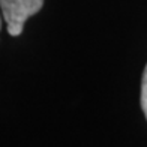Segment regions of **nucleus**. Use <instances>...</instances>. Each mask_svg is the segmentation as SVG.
<instances>
[{"instance_id":"f257e3e1","label":"nucleus","mask_w":147,"mask_h":147,"mask_svg":"<svg viewBox=\"0 0 147 147\" xmlns=\"http://www.w3.org/2000/svg\"><path fill=\"white\" fill-rule=\"evenodd\" d=\"M44 6V0H0V9L6 21L8 33L20 36L26 21L38 14Z\"/></svg>"},{"instance_id":"f03ea898","label":"nucleus","mask_w":147,"mask_h":147,"mask_svg":"<svg viewBox=\"0 0 147 147\" xmlns=\"http://www.w3.org/2000/svg\"><path fill=\"white\" fill-rule=\"evenodd\" d=\"M141 108L147 119V65H146V69L143 74V81H141Z\"/></svg>"},{"instance_id":"7ed1b4c3","label":"nucleus","mask_w":147,"mask_h":147,"mask_svg":"<svg viewBox=\"0 0 147 147\" xmlns=\"http://www.w3.org/2000/svg\"><path fill=\"white\" fill-rule=\"evenodd\" d=\"M0 29H2V17H0Z\"/></svg>"}]
</instances>
